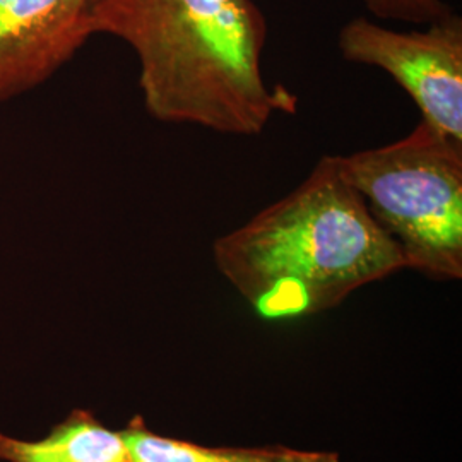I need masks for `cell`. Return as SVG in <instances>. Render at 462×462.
Returning <instances> with one entry per match:
<instances>
[{
	"label": "cell",
	"mask_w": 462,
	"mask_h": 462,
	"mask_svg": "<svg viewBox=\"0 0 462 462\" xmlns=\"http://www.w3.org/2000/svg\"><path fill=\"white\" fill-rule=\"evenodd\" d=\"M93 33L125 42L154 120L252 137L298 97L265 81L267 19L254 0H93Z\"/></svg>",
	"instance_id": "obj_1"
},
{
	"label": "cell",
	"mask_w": 462,
	"mask_h": 462,
	"mask_svg": "<svg viewBox=\"0 0 462 462\" xmlns=\"http://www.w3.org/2000/svg\"><path fill=\"white\" fill-rule=\"evenodd\" d=\"M213 257L223 278L269 320L326 312L406 269L336 156H322L295 190L219 236Z\"/></svg>",
	"instance_id": "obj_2"
},
{
	"label": "cell",
	"mask_w": 462,
	"mask_h": 462,
	"mask_svg": "<svg viewBox=\"0 0 462 462\" xmlns=\"http://www.w3.org/2000/svg\"><path fill=\"white\" fill-rule=\"evenodd\" d=\"M336 162L396 242L406 269L461 280L462 143L421 118L402 139Z\"/></svg>",
	"instance_id": "obj_3"
},
{
	"label": "cell",
	"mask_w": 462,
	"mask_h": 462,
	"mask_svg": "<svg viewBox=\"0 0 462 462\" xmlns=\"http://www.w3.org/2000/svg\"><path fill=\"white\" fill-rule=\"evenodd\" d=\"M337 43L347 62L387 72L425 122L462 143V19L456 11L423 32H396L355 17L341 28Z\"/></svg>",
	"instance_id": "obj_4"
},
{
	"label": "cell",
	"mask_w": 462,
	"mask_h": 462,
	"mask_svg": "<svg viewBox=\"0 0 462 462\" xmlns=\"http://www.w3.org/2000/svg\"><path fill=\"white\" fill-rule=\"evenodd\" d=\"M93 0H0V103L47 83L93 36Z\"/></svg>",
	"instance_id": "obj_5"
},
{
	"label": "cell",
	"mask_w": 462,
	"mask_h": 462,
	"mask_svg": "<svg viewBox=\"0 0 462 462\" xmlns=\"http://www.w3.org/2000/svg\"><path fill=\"white\" fill-rule=\"evenodd\" d=\"M2 462H131L120 430L105 427L88 410H74L40 440L0 431Z\"/></svg>",
	"instance_id": "obj_6"
},
{
	"label": "cell",
	"mask_w": 462,
	"mask_h": 462,
	"mask_svg": "<svg viewBox=\"0 0 462 462\" xmlns=\"http://www.w3.org/2000/svg\"><path fill=\"white\" fill-rule=\"evenodd\" d=\"M131 462H341L334 452L298 450L290 447H208L163 437L134 416L120 430Z\"/></svg>",
	"instance_id": "obj_7"
},
{
	"label": "cell",
	"mask_w": 462,
	"mask_h": 462,
	"mask_svg": "<svg viewBox=\"0 0 462 462\" xmlns=\"http://www.w3.org/2000/svg\"><path fill=\"white\" fill-rule=\"evenodd\" d=\"M364 4L379 19L404 21L421 26L454 13V9L444 0H364Z\"/></svg>",
	"instance_id": "obj_8"
}]
</instances>
